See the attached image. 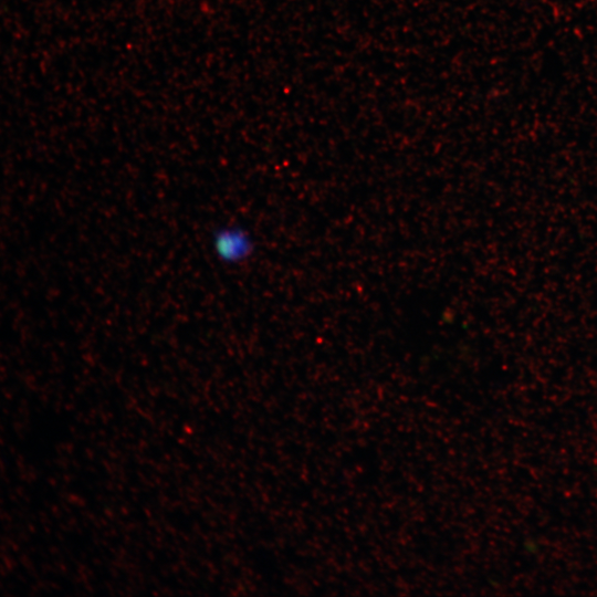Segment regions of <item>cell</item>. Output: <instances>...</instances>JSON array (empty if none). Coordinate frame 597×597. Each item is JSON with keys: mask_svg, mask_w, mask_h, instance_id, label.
<instances>
[{"mask_svg": "<svg viewBox=\"0 0 597 597\" xmlns=\"http://www.w3.org/2000/svg\"><path fill=\"white\" fill-rule=\"evenodd\" d=\"M212 249L217 258L227 264L247 261L254 252V241L242 227L228 224L212 234Z\"/></svg>", "mask_w": 597, "mask_h": 597, "instance_id": "obj_1", "label": "cell"}]
</instances>
